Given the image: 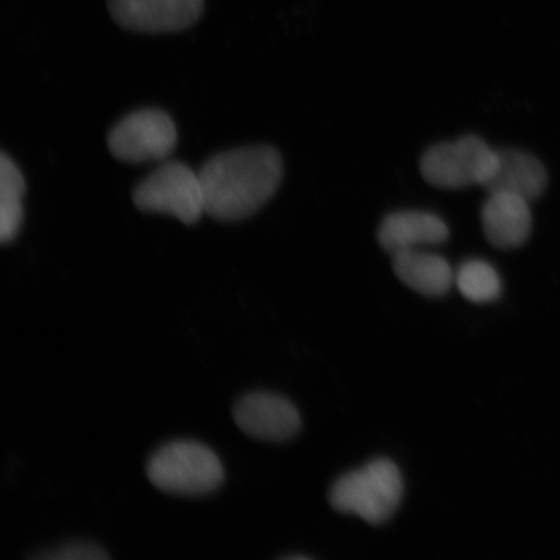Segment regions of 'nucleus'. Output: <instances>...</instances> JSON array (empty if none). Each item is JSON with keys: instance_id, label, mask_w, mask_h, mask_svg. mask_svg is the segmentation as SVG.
I'll return each instance as SVG.
<instances>
[{"instance_id": "10", "label": "nucleus", "mask_w": 560, "mask_h": 560, "mask_svg": "<svg viewBox=\"0 0 560 560\" xmlns=\"http://www.w3.org/2000/svg\"><path fill=\"white\" fill-rule=\"evenodd\" d=\"M529 202L520 196L489 194L481 208V225L487 241L499 249H514L529 240Z\"/></svg>"}, {"instance_id": "14", "label": "nucleus", "mask_w": 560, "mask_h": 560, "mask_svg": "<svg viewBox=\"0 0 560 560\" xmlns=\"http://www.w3.org/2000/svg\"><path fill=\"white\" fill-rule=\"evenodd\" d=\"M455 284L462 296L475 304L492 303L502 293L499 272L485 260H468L462 264L455 275Z\"/></svg>"}, {"instance_id": "11", "label": "nucleus", "mask_w": 560, "mask_h": 560, "mask_svg": "<svg viewBox=\"0 0 560 560\" xmlns=\"http://www.w3.org/2000/svg\"><path fill=\"white\" fill-rule=\"evenodd\" d=\"M500 164L485 186L488 194L503 192L536 200L548 186V174L534 155L517 150L499 151Z\"/></svg>"}, {"instance_id": "1", "label": "nucleus", "mask_w": 560, "mask_h": 560, "mask_svg": "<svg viewBox=\"0 0 560 560\" xmlns=\"http://www.w3.org/2000/svg\"><path fill=\"white\" fill-rule=\"evenodd\" d=\"M199 175L206 214L237 222L256 214L275 196L283 178V160L272 147H244L210 158Z\"/></svg>"}, {"instance_id": "12", "label": "nucleus", "mask_w": 560, "mask_h": 560, "mask_svg": "<svg viewBox=\"0 0 560 560\" xmlns=\"http://www.w3.org/2000/svg\"><path fill=\"white\" fill-rule=\"evenodd\" d=\"M394 271L410 290L430 299L447 295L455 283L452 266L444 257L419 249L395 256Z\"/></svg>"}, {"instance_id": "3", "label": "nucleus", "mask_w": 560, "mask_h": 560, "mask_svg": "<svg viewBox=\"0 0 560 560\" xmlns=\"http://www.w3.org/2000/svg\"><path fill=\"white\" fill-rule=\"evenodd\" d=\"M404 497L401 471L395 462L377 458L334 482L328 501L335 511L380 525L395 514Z\"/></svg>"}, {"instance_id": "9", "label": "nucleus", "mask_w": 560, "mask_h": 560, "mask_svg": "<svg viewBox=\"0 0 560 560\" xmlns=\"http://www.w3.org/2000/svg\"><path fill=\"white\" fill-rule=\"evenodd\" d=\"M447 237L450 229L440 217L418 210L390 213L377 230V242L392 257L422 245L444 243Z\"/></svg>"}, {"instance_id": "6", "label": "nucleus", "mask_w": 560, "mask_h": 560, "mask_svg": "<svg viewBox=\"0 0 560 560\" xmlns=\"http://www.w3.org/2000/svg\"><path fill=\"white\" fill-rule=\"evenodd\" d=\"M178 143V132L166 112L144 108L117 122L108 135V149L126 164L164 163Z\"/></svg>"}, {"instance_id": "8", "label": "nucleus", "mask_w": 560, "mask_h": 560, "mask_svg": "<svg viewBox=\"0 0 560 560\" xmlns=\"http://www.w3.org/2000/svg\"><path fill=\"white\" fill-rule=\"evenodd\" d=\"M233 417L240 429L256 440L283 443L295 438L301 417L289 398L270 392H250L234 406Z\"/></svg>"}, {"instance_id": "4", "label": "nucleus", "mask_w": 560, "mask_h": 560, "mask_svg": "<svg viewBox=\"0 0 560 560\" xmlns=\"http://www.w3.org/2000/svg\"><path fill=\"white\" fill-rule=\"evenodd\" d=\"M500 164L499 151L479 137L466 136L454 142L432 145L420 159V173L431 186L444 190L485 187Z\"/></svg>"}, {"instance_id": "2", "label": "nucleus", "mask_w": 560, "mask_h": 560, "mask_svg": "<svg viewBox=\"0 0 560 560\" xmlns=\"http://www.w3.org/2000/svg\"><path fill=\"white\" fill-rule=\"evenodd\" d=\"M145 472L161 492L174 495L212 494L225 481L219 455L196 440H173L160 446L147 460Z\"/></svg>"}, {"instance_id": "5", "label": "nucleus", "mask_w": 560, "mask_h": 560, "mask_svg": "<svg viewBox=\"0 0 560 560\" xmlns=\"http://www.w3.org/2000/svg\"><path fill=\"white\" fill-rule=\"evenodd\" d=\"M132 201L144 213L170 214L185 225H195L206 214L200 175L179 161H164L137 185Z\"/></svg>"}, {"instance_id": "15", "label": "nucleus", "mask_w": 560, "mask_h": 560, "mask_svg": "<svg viewBox=\"0 0 560 560\" xmlns=\"http://www.w3.org/2000/svg\"><path fill=\"white\" fill-rule=\"evenodd\" d=\"M40 559L56 560H107L109 556L102 546L88 541H72L39 555Z\"/></svg>"}, {"instance_id": "7", "label": "nucleus", "mask_w": 560, "mask_h": 560, "mask_svg": "<svg viewBox=\"0 0 560 560\" xmlns=\"http://www.w3.org/2000/svg\"><path fill=\"white\" fill-rule=\"evenodd\" d=\"M112 19L122 30L142 34L190 30L206 11V0H107Z\"/></svg>"}, {"instance_id": "13", "label": "nucleus", "mask_w": 560, "mask_h": 560, "mask_svg": "<svg viewBox=\"0 0 560 560\" xmlns=\"http://www.w3.org/2000/svg\"><path fill=\"white\" fill-rule=\"evenodd\" d=\"M26 184L15 161L0 156V243L16 240L24 221L23 199Z\"/></svg>"}]
</instances>
